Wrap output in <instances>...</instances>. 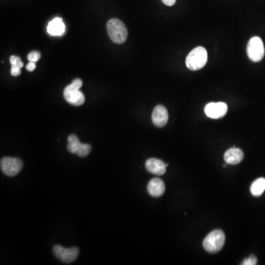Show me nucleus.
<instances>
[{"label": "nucleus", "mask_w": 265, "mask_h": 265, "mask_svg": "<svg viewBox=\"0 0 265 265\" xmlns=\"http://www.w3.org/2000/svg\"><path fill=\"white\" fill-rule=\"evenodd\" d=\"M53 253L59 260L66 264H70L76 260L78 256L79 249L76 247L71 248H65L60 245H55Z\"/></svg>", "instance_id": "nucleus-7"}, {"label": "nucleus", "mask_w": 265, "mask_h": 265, "mask_svg": "<svg viewBox=\"0 0 265 265\" xmlns=\"http://www.w3.org/2000/svg\"><path fill=\"white\" fill-rule=\"evenodd\" d=\"M169 115L167 108L163 105H157L152 114V121L155 126L163 128L168 122Z\"/></svg>", "instance_id": "nucleus-9"}, {"label": "nucleus", "mask_w": 265, "mask_h": 265, "mask_svg": "<svg viewBox=\"0 0 265 265\" xmlns=\"http://www.w3.org/2000/svg\"><path fill=\"white\" fill-rule=\"evenodd\" d=\"M168 166L167 163H165L159 159L151 158L148 159L145 163V168L149 173L152 174L156 175V176H162L166 173L167 167Z\"/></svg>", "instance_id": "nucleus-10"}, {"label": "nucleus", "mask_w": 265, "mask_h": 265, "mask_svg": "<svg viewBox=\"0 0 265 265\" xmlns=\"http://www.w3.org/2000/svg\"><path fill=\"white\" fill-rule=\"evenodd\" d=\"M67 140H68V145H67V150H68V151L70 153H76L77 154L82 145V143L79 140L78 137L74 134L70 135Z\"/></svg>", "instance_id": "nucleus-15"}, {"label": "nucleus", "mask_w": 265, "mask_h": 265, "mask_svg": "<svg viewBox=\"0 0 265 265\" xmlns=\"http://www.w3.org/2000/svg\"><path fill=\"white\" fill-rule=\"evenodd\" d=\"M66 30V27L61 18H55L49 22L47 26V32L53 36H62Z\"/></svg>", "instance_id": "nucleus-13"}, {"label": "nucleus", "mask_w": 265, "mask_h": 265, "mask_svg": "<svg viewBox=\"0 0 265 265\" xmlns=\"http://www.w3.org/2000/svg\"><path fill=\"white\" fill-rule=\"evenodd\" d=\"M0 166L4 174L13 177L20 173L23 163L18 158L4 157L1 159Z\"/></svg>", "instance_id": "nucleus-6"}, {"label": "nucleus", "mask_w": 265, "mask_h": 265, "mask_svg": "<svg viewBox=\"0 0 265 265\" xmlns=\"http://www.w3.org/2000/svg\"><path fill=\"white\" fill-rule=\"evenodd\" d=\"M225 241V236L223 231L214 230L204 239L203 246L208 253H216L222 250Z\"/></svg>", "instance_id": "nucleus-4"}, {"label": "nucleus", "mask_w": 265, "mask_h": 265, "mask_svg": "<svg viewBox=\"0 0 265 265\" xmlns=\"http://www.w3.org/2000/svg\"><path fill=\"white\" fill-rule=\"evenodd\" d=\"M107 31L110 39L114 43H125L128 38V29L123 22L118 19H112L107 23Z\"/></svg>", "instance_id": "nucleus-3"}, {"label": "nucleus", "mask_w": 265, "mask_h": 265, "mask_svg": "<svg viewBox=\"0 0 265 265\" xmlns=\"http://www.w3.org/2000/svg\"><path fill=\"white\" fill-rule=\"evenodd\" d=\"M257 258L256 256L251 255L249 256L248 259H245V260L242 262V265H255L257 264Z\"/></svg>", "instance_id": "nucleus-19"}, {"label": "nucleus", "mask_w": 265, "mask_h": 265, "mask_svg": "<svg viewBox=\"0 0 265 265\" xmlns=\"http://www.w3.org/2000/svg\"><path fill=\"white\" fill-rule=\"evenodd\" d=\"M21 69L19 66L11 65V73L13 76H19L21 74Z\"/></svg>", "instance_id": "nucleus-20"}, {"label": "nucleus", "mask_w": 265, "mask_h": 265, "mask_svg": "<svg viewBox=\"0 0 265 265\" xmlns=\"http://www.w3.org/2000/svg\"><path fill=\"white\" fill-rule=\"evenodd\" d=\"M91 150V145L88 144H82L80 150L77 152V155L79 157H86L89 154Z\"/></svg>", "instance_id": "nucleus-16"}, {"label": "nucleus", "mask_w": 265, "mask_h": 265, "mask_svg": "<svg viewBox=\"0 0 265 265\" xmlns=\"http://www.w3.org/2000/svg\"><path fill=\"white\" fill-rule=\"evenodd\" d=\"M83 85L80 79H75L70 85L67 86L63 91V97L66 102L75 106H80L85 102V97L80 91Z\"/></svg>", "instance_id": "nucleus-1"}, {"label": "nucleus", "mask_w": 265, "mask_h": 265, "mask_svg": "<svg viewBox=\"0 0 265 265\" xmlns=\"http://www.w3.org/2000/svg\"><path fill=\"white\" fill-rule=\"evenodd\" d=\"M147 191L153 197H160L164 194L165 186L163 180L160 178L150 180L147 185Z\"/></svg>", "instance_id": "nucleus-11"}, {"label": "nucleus", "mask_w": 265, "mask_h": 265, "mask_svg": "<svg viewBox=\"0 0 265 265\" xmlns=\"http://www.w3.org/2000/svg\"><path fill=\"white\" fill-rule=\"evenodd\" d=\"M208 60L206 49L203 46H197L190 52L186 59V65L189 70L196 71L204 68Z\"/></svg>", "instance_id": "nucleus-2"}, {"label": "nucleus", "mask_w": 265, "mask_h": 265, "mask_svg": "<svg viewBox=\"0 0 265 265\" xmlns=\"http://www.w3.org/2000/svg\"><path fill=\"white\" fill-rule=\"evenodd\" d=\"M164 5L167 6H173L176 4V0H162Z\"/></svg>", "instance_id": "nucleus-22"}, {"label": "nucleus", "mask_w": 265, "mask_h": 265, "mask_svg": "<svg viewBox=\"0 0 265 265\" xmlns=\"http://www.w3.org/2000/svg\"><path fill=\"white\" fill-rule=\"evenodd\" d=\"M36 65L35 63V62H29L26 66V70L29 72L34 71L35 69H36Z\"/></svg>", "instance_id": "nucleus-21"}, {"label": "nucleus", "mask_w": 265, "mask_h": 265, "mask_svg": "<svg viewBox=\"0 0 265 265\" xmlns=\"http://www.w3.org/2000/svg\"><path fill=\"white\" fill-rule=\"evenodd\" d=\"M247 53L249 59L253 62H259L263 59L265 46L261 38L254 36L250 39L247 46Z\"/></svg>", "instance_id": "nucleus-5"}, {"label": "nucleus", "mask_w": 265, "mask_h": 265, "mask_svg": "<svg viewBox=\"0 0 265 265\" xmlns=\"http://www.w3.org/2000/svg\"><path fill=\"white\" fill-rule=\"evenodd\" d=\"M243 152L240 149L236 147L231 148L227 150L224 155V159L228 164H238L243 160Z\"/></svg>", "instance_id": "nucleus-12"}, {"label": "nucleus", "mask_w": 265, "mask_h": 265, "mask_svg": "<svg viewBox=\"0 0 265 265\" xmlns=\"http://www.w3.org/2000/svg\"><path fill=\"white\" fill-rule=\"evenodd\" d=\"M204 111L211 119H221L228 112V105L222 102L210 103L206 105Z\"/></svg>", "instance_id": "nucleus-8"}, {"label": "nucleus", "mask_w": 265, "mask_h": 265, "mask_svg": "<svg viewBox=\"0 0 265 265\" xmlns=\"http://www.w3.org/2000/svg\"><path fill=\"white\" fill-rule=\"evenodd\" d=\"M265 190V178L260 177L256 179L250 186V191L255 197H259Z\"/></svg>", "instance_id": "nucleus-14"}, {"label": "nucleus", "mask_w": 265, "mask_h": 265, "mask_svg": "<svg viewBox=\"0 0 265 265\" xmlns=\"http://www.w3.org/2000/svg\"><path fill=\"white\" fill-rule=\"evenodd\" d=\"M10 62H11V65H15V66H18L22 68L24 66L23 62L21 60L20 58L17 57V56H12L10 58Z\"/></svg>", "instance_id": "nucleus-17"}, {"label": "nucleus", "mask_w": 265, "mask_h": 265, "mask_svg": "<svg viewBox=\"0 0 265 265\" xmlns=\"http://www.w3.org/2000/svg\"><path fill=\"white\" fill-rule=\"evenodd\" d=\"M40 58L41 54L37 51L31 52L28 56V59L29 60V62H35V63L38 61L40 59Z\"/></svg>", "instance_id": "nucleus-18"}]
</instances>
